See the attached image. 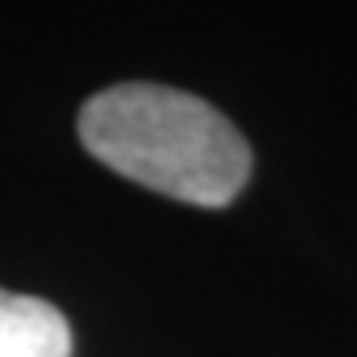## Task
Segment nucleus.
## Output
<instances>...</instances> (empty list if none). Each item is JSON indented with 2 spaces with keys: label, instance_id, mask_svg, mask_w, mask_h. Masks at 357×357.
I'll return each mask as SVG.
<instances>
[{
  "label": "nucleus",
  "instance_id": "obj_1",
  "mask_svg": "<svg viewBox=\"0 0 357 357\" xmlns=\"http://www.w3.org/2000/svg\"><path fill=\"white\" fill-rule=\"evenodd\" d=\"M79 139L115 175L195 206H227L250 178V147L206 100L163 84H115L84 103Z\"/></svg>",
  "mask_w": 357,
  "mask_h": 357
},
{
  "label": "nucleus",
  "instance_id": "obj_2",
  "mask_svg": "<svg viewBox=\"0 0 357 357\" xmlns=\"http://www.w3.org/2000/svg\"><path fill=\"white\" fill-rule=\"evenodd\" d=\"M0 357H72L64 314L44 298L0 290Z\"/></svg>",
  "mask_w": 357,
  "mask_h": 357
}]
</instances>
